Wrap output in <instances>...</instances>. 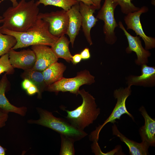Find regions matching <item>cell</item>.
I'll list each match as a JSON object with an SVG mask.
<instances>
[{
  "label": "cell",
  "instance_id": "obj_36",
  "mask_svg": "<svg viewBox=\"0 0 155 155\" xmlns=\"http://www.w3.org/2000/svg\"><path fill=\"white\" fill-rule=\"evenodd\" d=\"M3 22V19H0V23H2Z\"/></svg>",
  "mask_w": 155,
  "mask_h": 155
},
{
  "label": "cell",
  "instance_id": "obj_2",
  "mask_svg": "<svg viewBox=\"0 0 155 155\" xmlns=\"http://www.w3.org/2000/svg\"><path fill=\"white\" fill-rule=\"evenodd\" d=\"M49 27L47 22L38 17L34 24L25 32H18L5 29H0V32L3 34L11 35L16 38V44L11 49L15 50L39 45L51 46L59 38L50 33Z\"/></svg>",
  "mask_w": 155,
  "mask_h": 155
},
{
  "label": "cell",
  "instance_id": "obj_35",
  "mask_svg": "<svg viewBox=\"0 0 155 155\" xmlns=\"http://www.w3.org/2000/svg\"><path fill=\"white\" fill-rule=\"evenodd\" d=\"M4 0H0V3H1V2L3 1ZM11 1L12 4V6L13 7H15L17 6L18 2L17 1V0H9Z\"/></svg>",
  "mask_w": 155,
  "mask_h": 155
},
{
  "label": "cell",
  "instance_id": "obj_7",
  "mask_svg": "<svg viewBox=\"0 0 155 155\" xmlns=\"http://www.w3.org/2000/svg\"><path fill=\"white\" fill-rule=\"evenodd\" d=\"M117 5V4L113 0H105L96 17L98 19L104 22L103 32L105 36V41L107 44L110 45L115 44L117 39L115 30L119 25L114 15Z\"/></svg>",
  "mask_w": 155,
  "mask_h": 155
},
{
  "label": "cell",
  "instance_id": "obj_1",
  "mask_svg": "<svg viewBox=\"0 0 155 155\" xmlns=\"http://www.w3.org/2000/svg\"><path fill=\"white\" fill-rule=\"evenodd\" d=\"M39 5L34 0H21L15 7L8 8L3 14L0 29L18 32L27 31L35 24L39 13Z\"/></svg>",
  "mask_w": 155,
  "mask_h": 155
},
{
  "label": "cell",
  "instance_id": "obj_20",
  "mask_svg": "<svg viewBox=\"0 0 155 155\" xmlns=\"http://www.w3.org/2000/svg\"><path fill=\"white\" fill-rule=\"evenodd\" d=\"M21 76L24 80L26 79L29 80L36 87L38 90L37 98H41L42 93L46 90L47 86L44 81L42 72L32 68L24 70Z\"/></svg>",
  "mask_w": 155,
  "mask_h": 155
},
{
  "label": "cell",
  "instance_id": "obj_14",
  "mask_svg": "<svg viewBox=\"0 0 155 155\" xmlns=\"http://www.w3.org/2000/svg\"><path fill=\"white\" fill-rule=\"evenodd\" d=\"M141 75H130L126 78L128 86L134 85L144 87H153L155 85V67L147 64L142 65Z\"/></svg>",
  "mask_w": 155,
  "mask_h": 155
},
{
  "label": "cell",
  "instance_id": "obj_10",
  "mask_svg": "<svg viewBox=\"0 0 155 155\" xmlns=\"http://www.w3.org/2000/svg\"><path fill=\"white\" fill-rule=\"evenodd\" d=\"M118 25L123 31L127 40L128 46L125 51L128 54L134 52L137 56L135 60V63L138 65L147 64L148 63V58L151 55V53L148 50L146 49L142 46L140 37L137 36H133L126 30L122 22L119 21Z\"/></svg>",
  "mask_w": 155,
  "mask_h": 155
},
{
  "label": "cell",
  "instance_id": "obj_3",
  "mask_svg": "<svg viewBox=\"0 0 155 155\" xmlns=\"http://www.w3.org/2000/svg\"><path fill=\"white\" fill-rule=\"evenodd\" d=\"M82 99L81 104L72 111L64 110L67 113L66 119L77 128L84 130L96 120L100 113L95 99L84 89L79 92Z\"/></svg>",
  "mask_w": 155,
  "mask_h": 155
},
{
  "label": "cell",
  "instance_id": "obj_31",
  "mask_svg": "<svg viewBox=\"0 0 155 155\" xmlns=\"http://www.w3.org/2000/svg\"><path fill=\"white\" fill-rule=\"evenodd\" d=\"M24 80L22 83V87L24 89L26 90L33 84L28 79H24Z\"/></svg>",
  "mask_w": 155,
  "mask_h": 155
},
{
  "label": "cell",
  "instance_id": "obj_26",
  "mask_svg": "<svg viewBox=\"0 0 155 155\" xmlns=\"http://www.w3.org/2000/svg\"><path fill=\"white\" fill-rule=\"evenodd\" d=\"M14 72V68L10 64L8 53L0 57V74L5 72L7 75L13 74Z\"/></svg>",
  "mask_w": 155,
  "mask_h": 155
},
{
  "label": "cell",
  "instance_id": "obj_5",
  "mask_svg": "<svg viewBox=\"0 0 155 155\" xmlns=\"http://www.w3.org/2000/svg\"><path fill=\"white\" fill-rule=\"evenodd\" d=\"M131 86H128L125 88H120L115 90L113 93L115 98L117 99V103L108 118L101 125H99L92 131L89 136L90 140L93 142L98 141L99 134L102 128L109 122L114 124L117 119H120L121 116L126 114L134 121L133 115L127 111L126 106L127 98L131 94Z\"/></svg>",
  "mask_w": 155,
  "mask_h": 155
},
{
  "label": "cell",
  "instance_id": "obj_32",
  "mask_svg": "<svg viewBox=\"0 0 155 155\" xmlns=\"http://www.w3.org/2000/svg\"><path fill=\"white\" fill-rule=\"evenodd\" d=\"M93 5L97 9H100L101 7V0H90Z\"/></svg>",
  "mask_w": 155,
  "mask_h": 155
},
{
  "label": "cell",
  "instance_id": "obj_37",
  "mask_svg": "<svg viewBox=\"0 0 155 155\" xmlns=\"http://www.w3.org/2000/svg\"><path fill=\"white\" fill-rule=\"evenodd\" d=\"M3 18L2 16H0V19H2Z\"/></svg>",
  "mask_w": 155,
  "mask_h": 155
},
{
  "label": "cell",
  "instance_id": "obj_16",
  "mask_svg": "<svg viewBox=\"0 0 155 155\" xmlns=\"http://www.w3.org/2000/svg\"><path fill=\"white\" fill-rule=\"evenodd\" d=\"M67 12L69 17V23L67 34L69 38L70 42L73 48L75 40L82 25L79 2L72 6Z\"/></svg>",
  "mask_w": 155,
  "mask_h": 155
},
{
  "label": "cell",
  "instance_id": "obj_29",
  "mask_svg": "<svg viewBox=\"0 0 155 155\" xmlns=\"http://www.w3.org/2000/svg\"><path fill=\"white\" fill-rule=\"evenodd\" d=\"M26 90L27 94L30 95H34L36 93H37L38 92L37 88L33 84L28 88Z\"/></svg>",
  "mask_w": 155,
  "mask_h": 155
},
{
  "label": "cell",
  "instance_id": "obj_17",
  "mask_svg": "<svg viewBox=\"0 0 155 155\" xmlns=\"http://www.w3.org/2000/svg\"><path fill=\"white\" fill-rule=\"evenodd\" d=\"M7 75L5 73L0 80V108L9 113H13L24 116L27 112V107L15 106L9 102L5 96V93L8 89L9 83Z\"/></svg>",
  "mask_w": 155,
  "mask_h": 155
},
{
  "label": "cell",
  "instance_id": "obj_6",
  "mask_svg": "<svg viewBox=\"0 0 155 155\" xmlns=\"http://www.w3.org/2000/svg\"><path fill=\"white\" fill-rule=\"evenodd\" d=\"M95 82V77L89 71L85 69L77 73L74 77H63L60 80L48 86L46 91L57 93L59 92H68L75 94H79L80 88L84 85H90Z\"/></svg>",
  "mask_w": 155,
  "mask_h": 155
},
{
  "label": "cell",
  "instance_id": "obj_13",
  "mask_svg": "<svg viewBox=\"0 0 155 155\" xmlns=\"http://www.w3.org/2000/svg\"><path fill=\"white\" fill-rule=\"evenodd\" d=\"M79 11L82 20L81 26L84 36L90 45L92 44L90 31L98 21V19L94 15L96 8L93 5H88L79 2Z\"/></svg>",
  "mask_w": 155,
  "mask_h": 155
},
{
  "label": "cell",
  "instance_id": "obj_24",
  "mask_svg": "<svg viewBox=\"0 0 155 155\" xmlns=\"http://www.w3.org/2000/svg\"><path fill=\"white\" fill-rule=\"evenodd\" d=\"M61 145L60 155H74L75 150L73 140L65 136L61 135Z\"/></svg>",
  "mask_w": 155,
  "mask_h": 155
},
{
  "label": "cell",
  "instance_id": "obj_18",
  "mask_svg": "<svg viewBox=\"0 0 155 155\" xmlns=\"http://www.w3.org/2000/svg\"><path fill=\"white\" fill-rule=\"evenodd\" d=\"M113 134L118 137L121 140L127 145L129 149V154L131 155H147L149 154L148 149L149 146L146 143L142 142L139 143L129 140L121 133L115 124L112 126Z\"/></svg>",
  "mask_w": 155,
  "mask_h": 155
},
{
  "label": "cell",
  "instance_id": "obj_34",
  "mask_svg": "<svg viewBox=\"0 0 155 155\" xmlns=\"http://www.w3.org/2000/svg\"><path fill=\"white\" fill-rule=\"evenodd\" d=\"M7 149L2 146L0 144V155H5L6 154Z\"/></svg>",
  "mask_w": 155,
  "mask_h": 155
},
{
  "label": "cell",
  "instance_id": "obj_19",
  "mask_svg": "<svg viewBox=\"0 0 155 155\" xmlns=\"http://www.w3.org/2000/svg\"><path fill=\"white\" fill-rule=\"evenodd\" d=\"M66 66L57 61L52 64L42 72L44 81L48 86L58 81L63 77Z\"/></svg>",
  "mask_w": 155,
  "mask_h": 155
},
{
  "label": "cell",
  "instance_id": "obj_8",
  "mask_svg": "<svg viewBox=\"0 0 155 155\" xmlns=\"http://www.w3.org/2000/svg\"><path fill=\"white\" fill-rule=\"evenodd\" d=\"M38 17L47 22L50 33L57 38L67 34L69 23L67 11L63 9L49 13H39Z\"/></svg>",
  "mask_w": 155,
  "mask_h": 155
},
{
  "label": "cell",
  "instance_id": "obj_4",
  "mask_svg": "<svg viewBox=\"0 0 155 155\" xmlns=\"http://www.w3.org/2000/svg\"><path fill=\"white\" fill-rule=\"evenodd\" d=\"M36 109L39 118L37 120L29 119L27 121L28 123L48 127L74 142L80 140L88 135L84 130L75 127L66 119L56 117L52 112L41 108L38 107Z\"/></svg>",
  "mask_w": 155,
  "mask_h": 155
},
{
  "label": "cell",
  "instance_id": "obj_12",
  "mask_svg": "<svg viewBox=\"0 0 155 155\" xmlns=\"http://www.w3.org/2000/svg\"><path fill=\"white\" fill-rule=\"evenodd\" d=\"M31 49L36 57V62L32 68L34 70L42 72L58 60L51 48L48 46L34 45L32 46Z\"/></svg>",
  "mask_w": 155,
  "mask_h": 155
},
{
  "label": "cell",
  "instance_id": "obj_9",
  "mask_svg": "<svg viewBox=\"0 0 155 155\" xmlns=\"http://www.w3.org/2000/svg\"><path fill=\"white\" fill-rule=\"evenodd\" d=\"M148 10V7L143 6L136 11L128 14L124 18L125 23L127 26V30L131 29L134 31L144 40L145 49L147 50L155 47V38L147 36L143 30L140 22L141 15L147 12Z\"/></svg>",
  "mask_w": 155,
  "mask_h": 155
},
{
  "label": "cell",
  "instance_id": "obj_27",
  "mask_svg": "<svg viewBox=\"0 0 155 155\" xmlns=\"http://www.w3.org/2000/svg\"><path fill=\"white\" fill-rule=\"evenodd\" d=\"M9 112L0 108V128L5 126L9 117Z\"/></svg>",
  "mask_w": 155,
  "mask_h": 155
},
{
  "label": "cell",
  "instance_id": "obj_22",
  "mask_svg": "<svg viewBox=\"0 0 155 155\" xmlns=\"http://www.w3.org/2000/svg\"><path fill=\"white\" fill-rule=\"evenodd\" d=\"M16 43L17 40L14 36L0 32V57L8 53Z\"/></svg>",
  "mask_w": 155,
  "mask_h": 155
},
{
  "label": "cell",
  "instance_id": "obj_30",
  "mask_svg": "<svg viewBox=\"0 0 155 155\" xmlns=\"http://www.w3.org/2000/svg\"><path fill=\"white\" fill-rule=\"evenodd\" d=\"M82 59L80 54H76L72 56L71 62L74 65L80 63Z\"/></svg>",
  "mask_w": 155,
  "mask_h": 155
},
{
  "label": "cell",
  "instance_id": "obj_21",
  "mask_svg": "<svg viewBox=\"0 0 155 155\" xmlns=\"http://www.w3.org/2000/svg\"><path fill=\"white\" fill-rule=\"evenodd\" d=\"M70 42L64 35L59 38L51 47L57 58H62L68 63L71 62L72 57L69 48Z\"/></svg>",
  "mask_w": 155,
  "mask_h": 155
},
{
  "label": "cell",
  "instance_id": "obj_28",
  "mask_svg": "<svg viewBox=\"0 0 155 155\" xmlns=\"http://www.w3.org/2000/svg\"><path fill=\"white\" fill-rule=\"evenodd\" d=\"M80 54L82 59L84 60L88 59L91 57L89 49L88 48H85Z\"/></svg>",
  "mask_w": 155,
  "mask_h": 155
},
{
  "label": "cell",
  "instance_id": "obj_25",
  "mask_svg": "<svg viewBox=\"0 0 155 155\" xmlns=\"http://www.w3.org/2000/svg\"><path fill=\"white\" fill-rule=\"evenodd\" d=\"M113 0L120 6L122 13L126 15L137 11L140 9L136 7L131 2V0Z\"/></svg>",
  "mask_w": 155,
  "mask_h": 155
},
{
  "label": "cell",
  "instance_id": "obj_33",
  "mask_svg": "<svg viewBox=\"0 0 155 155\" xmlns=\"http://www.w3.org/2000/svg\"><path fill=\"white\" fill-rule=\"evenodd\" d=\"M79 2L81 1L84 3L88 5H93V4L90 0H76Z\"/></svg>",
  "mask_w": 155,
  "mask_h": 155
},
{
  "label": "cell",
  "instance_id": "obj_11",
  "mask_svg": "<svg viewBox=\"0 0 155 155\" xmlns=\"http://www.w3.org/2000/svg\"><path fill=\"white\" fill-rule=\"evenodd\" d=\"M8 54L9 62L14 68L25 70L32 68L35 65L36 57L32 49H28L19 51L11 49Z\"/></svg>",
  "mask_w": 155,
  "mask_h": 155
},
{
  "label": "cell",
  "instance_id": "obj_23",
  "mask_svg": "<svg viewBox=\"0 0 155 155\" xmlns=\"http://www.w3.org/2000/svg\"><path fill=\"white\" fill-rule=\"evenodd\" d=\"M78 2L76 0H38L36 2L39 5L42 4L44 6L51 5L60 7L67 11Z\"/></svg>",
  "mask_w": 155,
  "mask_h": 155
},
{
  "label": "cell",
  "instance_id": "obj_15",
  "mask_svg": "<svg viewBox=\"0 0 155 155\" xmlns=\"http://www.w3.org/2000/svg\"><path fill=\"white\" fill-rule=\"evenodd\" d=\"M139 111L143 116L145 121L144 125L139 129V133L142 142L149 146H155V120L148 114L145 108L142 106Z\"/></svg>",
  "mask_w": 155,
  "mask_h": 155
}]
</instances>
